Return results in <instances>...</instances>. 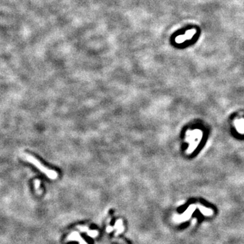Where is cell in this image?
Listing matches in <instances>:
<instances>
[{
    "label": "cell",
    "mask_w": 244,
    "mask_h": 244,
    "mask_svg": "<svg viewBox=\"0 0 244 244\" xmlns=\"http://www.w3.org/2000/svg\"><path fill=\"white\" fill-rule=\"evenodd\" d=\"M23 157L26 161H29V163H31V164L34 165L35 166L37 167V169H39L41 172H43V174L48 176V178H50L52 180H54L58 177V173L56 172V171L50 170L48 167H45L39 160H37L35 157H34L33 156L29 154L24 153Z\"/></svg>",
    "instance_id": "6da1fadb"
},
{
    "label": "cell",
    "mask_w": 244,
    "mask_h": 244,
    "mask_svg": "<svg viewBox=\"0 0 244 244\" xmlns=\"http://www.w3.org/2000/svg\"><path fill=\"white\" fill-rule=\"evenodd\" d=\"M197 31L195 29H192L188 30L185 33V34L182 35L177 36L175 39V41L177 43H181L185 42L187 40L191 39L193 37L194 35H195Z\"/></svg>",
    "instance_id": "7a4b0ae2"
},
{
    "label": "cell",
    "mask_w": 244,
    "mask_h": 244,
    "mask_svg": "<svg viewBox=\"0 0 244 244\" xmlns=\"http://www.w3.org/2000/svg\"><path fill=\"white\" fill-rule=\"evenodd\" d=\"M67 241H77L79 244H88L77 232H73L69 235L67 237Z\"/></svg>",
    "instance_id": "3957f363"
},
{
    "label": "cell",
    "mask_w": 244,
    "mask_h": 244,
    "mask_svg": "<svg viewBox=\"0 0 244 244\" xmlns=\"http://www.w3.org/2000/svg\"><path fill=\"white\" fill-rule=\"evenodd\" d=\"M39 184H40V181L39 180H36V181H35V188L37 190H38V189L39 188Z\"/></svg>",
    "instance_id": "277c9868"
}]
</instances>
